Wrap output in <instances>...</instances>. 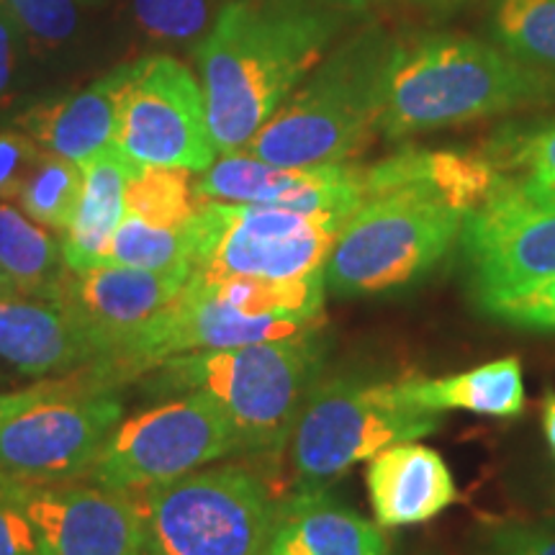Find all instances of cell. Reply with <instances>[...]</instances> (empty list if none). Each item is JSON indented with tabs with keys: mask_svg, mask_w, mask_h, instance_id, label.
I'll return each instance as SVG.
<instances>
[{
	"mask_svg": "<svg viewBox=\"0 0 555 555\" xmlns=\"http://www.w3.org/2000/svg\"><path fill=\"white\" fill-rule=\"evenodd\" d=\"M481 311L517 330L555 332V275L522 294L489 304Z\"/></svg>",
	"mask_w": 555,
	"mask_h": 555,
	"instance_id": "obj_30",
	"label": "cell"
},
{
	"mask_svg": "<svg viewBox=\"0 0 555 555\" xmlns=\"http://www.w3.org/2000/svg\"><path fill=\"white\" fill-rule=\"evenodd\" d=\"M191 262H180L165 270L124 266L67 270L50 304L67 311L75 322L106 337L116 352L124 337H129L137 327L150 322L165 304L172 301L191 281Z\"/></svg>",
	"mask_w": 555,
	"mask_h": 555,
	"instance_id": "obj_15",
	"label": "cell"
},
{
	"mask_svg": "<svg viewBox=\"0 0 555 555\" xmlns=\"http://www.w3.org/2000/svg\"><path fill=\"white\" fill-rule=\"evenodd\" d=\"M16 29L18 24L3 5L0 9V95L11 82L13 60H16Z\"/></svg>",
	"mask_w": 555,
	"mask_h": 555,
	"instance_id": "obj_35",
	"label": "cell"
},
{
	"mask_svg": "<svg viewBox=\"0 0 555 555\" xmlns=\"http://www.w3.org/2000/svg\"><path fill=\"white\" fill-rule=\"evenodd\" d=\"M457 242L478 309L522 294L555 275V198L502 172L463 221Z\"/></svg>",
	"mask_w": 555,
	"mask_h": 555,
	"instance_id": "obj_11",
	"label": "cell"
},
{
	"mask_svg": "<svg viewBox=\"0 0 555 555\" xmlns=\"http://www.w3.org/2000/svg\"><path fill=\"white\" fill-rule=\"evenodd\" d=\"M193 196L221 204H258L350 219L367 198L365 168L350 163L317 168H281L247 152L214 159L193 180Z\"/></svg>",
	"mask_w": 555,
	"mask_h": 555,
	"instance_id": "obj_14",
	"label": "cell"
},
{
	"mask_svg": "<svg viewBox=\"0 0 555 555\" xmlns=\"http://www.w3.org/2000/svg\"><path fill=\"white\" fill-rule=\"evenodd\" d=\"M499 172L483 152L401 150L365 168L367 198L324 260L335 298L397 294L437 270Z\"/></svg>",
	"mask_w": 555,
	"mask_h": 555,
	"instance_id": "obj_1",
	"label": "cell"
},
{
	"mask_svg": "<svg viewBox=\"0 0 555 555\" xmlns=\"http://www.w3.org/2000/svg\"><path fill=\"white\" fill-rule=\"evenodd\" d=\"M82 168V193L75 208L73 224L62 234V249L69 270L101 268L106 262L111 240L119 229L127 196V180L137 163L114 142L93 155Z\"/></svg>",
	"mask_w": 555,
	"mask_h": 555,
	"instance_id": "obj_20",
	"label": "cell"
},
{
	"mask_svg": "<svg viewBox=\"0 0 555 555\" xmlns=\"http://www.w3.org/2000/svg\"><path fill=\"white\" fill-rule=\"evenodd\" d=\"M365 489L384 530L425 525L457 502L446 457L420 442H397L367 461Z\"/></svg>",
	"mask_w": 555,
	"mask_h": 555,
	"instance_id": "obj_17",
	"label": "cell"
},
{
	"mask_svg": "<svg viewBox=\"0 0 555 555\" xmlns=\"http://www.w3.org/2000/svg\"><path fill=\"white\" fill-rule=\"evenodd\" d=\"M401 393L427 412H470L496 420H515L525 412V373L517 358L491 360L470 371L442 378L406 376Z\"/></svg>",
	"mask_w": 555,
	"mask_h": 555,
	"instance_id": "obj_21",
	"label": "cell"
},
{
	"mask_svg": "<svg viewBox=\"0 0 555 555\" xmlns=\"http://www.w3.org/2000/svg\"><path fill=\"white\" fill-rule=\"evenodd\" d=\"M80 391H108L106 386H101V380L90 373V367L73 373L65 378H41L37 384L18 388V391H5L0 393V425L13 420V416L24 414L26 409L41 404V401L67 397V393H80Z\"/></svg>",
	"mask_w": 555,
	"mask_h": 555,
	"instance_id": "obj_32",
	"label": "cell"
},
{
	"mask_svg": "<svg viewBox=\"0 0 555 555\" xmlns=\"http://www.w3.org/2000/svg\"><path fill=\"white\" fill-rule=\"evenodd\" d=\"M0 555H39L31 527L5 504H0Z\"/></svg>",
	"mask_w": 555,
	"mask_h": 555,
	"instance_id": "obj_34",
	"label": "cell"
},
{
	"mask_svg": "<svg viewBox=\"0 0 555 555\" xmlns=\"http://www.w3.org/2000/svg\"><path fill=\"white\" fill-rule=\"evenodd\" d=\"M266 555H268V553H266Z\"/></svg>",
	"mask_w": 555,
	"mask_h": 555,
	"instance_id": "obj_40",
	"label": "cell"
},
{
	"mask_svg": "<svg viewBox=\"0 0 555 555\" xmlns=\"http://www.w3.org/2000/svg\"><path fill=\"white\" fill-rule=\"evenodd\" d=\"M134 16L150 37L196 39L208 24V0H134Z\"/></svg>",
	"mask_w": 555,
	"mask_h": 555,
	"instance_id": "obj_29",
	"label": "cell"
},
{
	"mask_svg": "<svg viewBox=\"0 0 555 555\" xmlns=\"http://www.w3.org/2000/svg\"><path fill=\"white\" fill-rule=\"evenodd\" d=\"M124 206L131 217L155 227H189L196 214L198 201L193 196V180L189 170L152 168L137 165L127 180Z\"/></svg>",
	"mask_w": 555,
	"mask_h": 555,
	"instance_id": "obj_23",
	"label": "cell"
},
{
	"mask_svg": "<svg viewBox=\"0 0 555 555\" xmlns=\"http://www.w3.org/2000/svg\"><path fill=\"white\" fill-rule=\"evenodd\" d=\"M551 101L555 75L547 69L461 34H433L397 41L378 129L406 139Z\"/></svg>",
	"mask_w": 555,
	"mask_h": 555,
	"instance_id": "obj_3",
	"label": "cell"
},
{
	"mask_svg": "<svg viewBox=\"0 0 555 555\" xmlns=\"http://www.w3.org/2000/svg\"><path fill=\"white\" fill-rule=\"evenodd\" d=\"M41 152L29 134L0 131V201H18Z\"/></svg>",
	"mask_w": 555,
	"mask_h": 555,
	"instance_id": "obj_33",
	"label": "cell"
},
{
	"mask_svg": "<svg viewBox=\"0 0 555 555\" xmlns=\"http://www.w3.org/2000/svg\"><path fill=\"white\" fill-rule=\"evenodd\" d=\"M345 217L201 201L193 214V273L298 278L324 268Z\"/></svg>",
	"mask_w": 555,
	"mask_h": 555,
	"instance_id": "obj_9",
	"label": "cell"
},
{
	"mask_svg": "<svg viewBox=\"0 0 555 555\" xmlns=\"http://www.w3.org/2000/svg\"><path fill=\"white\" fill-rule=\"evenodd\" d=\"M180 262L193 266L189 227H155L131 217V214H124L103 266L165 270L180 266Z\"/></svg>",
	"mask_w": 555,
	"mask_h": 555,
	"instance_id": "obj_25",
	"label": "cell"
},
{
	"mask_svg": "<svg viewBox=\"0 0 555 555\" xmlns=\"http://www.w3.org/2000/svg\"><path fill=\"white\" fill-rule=\"evenodd\" d=\"M5 9L18 29L31 34L41 44H60L75 29L73 0H5Z\"/></svg>",
	"mask_w": 555,
	"mask_h": 555,
	"instance_id": "obj_31",
	"label": "cell"
},
{
	"mask_svg": "<svg viewBox=\"0 0 555 555\" xmlns=\"http://www.w3.org/2000/svg\"><path fill=\"white\" fill-rule=\"evenodd\" d=\"M470 555H555V527L527 519H499L478 532Z\"/></svg>",
	"mask_w": 555,
	"mask_h": 555,
	"instance_id": "obj_28",
	"label": "cell"
},
{
	"mask_svg": "<svg viewBox=\"0 0 555 555\" xmlns=\"http://www.w3.org/2000/svg\"><path fill=\"white\" fill-rule=\"evenodd\" d=\"M0 270L18 296L31 301H52L69 270L62 240L5 201H0Z\"/></svg>",
	"mask_w": 555,
	"mask_h": 555,
	"instance_id": "obj_22",
	"label": "cell"
},
{
	"mask_svg": "<svg viewBox=\"0 0 555 555\" xmlns=\"http://www.w3.org/2000/svg\"><path fill=\"white\" fill-rule=\"evenodd\" d=\"M234 453L240 440L224 409L206 393H176L111 429L80 481L139 494Z\"/></svg>",
	"mask_w": 555,
	"mask_h": 555,
	"instance_id": "obj_8",
	"label": "cell"
},
{
	"mask_svg": "<svg viewBox=\"0 0 555 555\" xmlns=\"http://www.w3.org/2000/svg\"><path fill=\"white\" fill-rule=\"evenodd\" d=\"M486 155L506 176L522 180L527 189L555 198V121L527 131H506L491 142Z\"/></svg>",
	"mask_w": 555,
	"mask_h": 555,
	"instance_id": "obj_27",
	"label": "cell"
},
{
	"mask_svg": "<svg viewBox=\"0 0 555 555\" xmlns=\"http://www.w3.org/2000/svg\"><path fill=\"white\" fill-rule=\"evenodd\" d=\"M134 496L139 555H266L283 499L247 463L198 468Z\"/></svg>",
	"mask_w": 555,
	"mask_h": 555,
	"instance_id": "obj_6",
	"label": "cell"
},
{
	"mask_svg": "<svg viewBox=\"0 0 555 555\" xmlns=\"http://www.w3.org/2000/svg\"><path fill=\"white\" fill-rule=\"evenodd\" d=\"M551 525H553V527H555V512H553V519H551Z\"/></svg>",
	"mask_w": 555,
	"mask_h": 555,
	"instance_id": "obj_38",
	"label": "cell"
},
{
	"mask_svg": "<svg viewBox=\"0 0 555 555\" xmlns=\"http://www.w3.org/2000/svg\"><path fill=\"white\" fill-rule=\"evenodd\" d=\"M9 298H21V296H18L16 286H13V283L9 281V275L0 270V301H9Z\"/></svg>",
	"mask_w": 555,
	"mask_h": 555,
	"instance_id": "obj_37",
	"label": "cell"
},
{
	"mask_svg": "<svg viewBox=\"0 0 555 555\" xmlns=\"http://www.w3.org/2000/svg\"><path fill=\"white\" fill-rule=\"evenodd\" d=\"M114 345L50 301H0V360L24 376L78 373L106 363Z\"/></svg>",
	"mask_w": 555,
	"mask_h": 555,
	"instance_id": "obj_16",
	"label": "cell"
},
{
	"mask_svg": "<svg viewBox=\"0 0 555 555\" xmlns=\"http://www.w3.org/2000/svg\"><path fill=\"white\" fill-rule=\"evenodd\" d=\"M339 24L337 13L304 5H224L196 52L208 131L219 155L253 142L317 67Z\"/></svg>",
	"mask_w": 555,
	"mask_h": 555,
	"instance_id": "obj_2",
	"label": "cell"
},
{
	"mask_svg": "<svg viewBox=\"0 0 555 555\" xmlns=\"http://www.w3.org/2000/svg\"><path fill=\"white\" fill-rule=\"evenodd\" d=\"M496 31L512 57L555 73V0H502Z\"/></svg>",
	"mask_w": 555,
	"mask_h": 555,
	"instance_id": "obj_26",
	"label": "cell"
},
{
	"mask_svg": "<svg viewBox=\"0 0 555 555\" xmlns=\"http://www.w3.org/2000/svg\"><path fill=\"white\" fill-rule=\"evenodd\" d=\"M440 429V414L414 406L399 380L322 376L311 388L288 440L296 491L330 489L358 463L397 442Z\"/></svg>",
	"mask_w": 555,
	"mask_h": 555,
	"instance_id": "obj_7",
	"label": "cell"
},
{
	"mask_svg": "<svg viewBox=\"0 0 555 555\" xmlns=\"http://www.w3.org/2000/svg\"><path fill=\"white\" fill-rule=\"evenodd\" d=\"M82 193V168L73 159L41 152L37 168L31 170L21 191V211L39 227L65 234L73 224L75 208Z\"/></svg>",
	"mask_w": 555,
	"mask_h": 555,
	"instance_id": "obj_24",
	"label": "cell"
},
{
	"mask_svg": "<svg viewBox=\"0 0 555 555\" xmlns=\"http://www.w3.org/2000/svg\"><path fill=\"white\" fill-rule=\"evenodd\" d=\"M327 350L324 332L311 330L270 343L189 352L152 371V391L206 393L232 422L240 453L275 463L288 450L311 388L324 376Z\"/></svg>",
	"mask_w": 555,
	"mask_h": 555,
	"instance_id": "obj_4",
	"label": "cell"
},
{
	"mask_svg": "<svg viewBox=\"0 0 555 555\" xmlns=\"http://www.w3.org/2000/svg\"><path fill=\"white\" fill-rule=\"evenodd\" d=\"M393 52L397 41L380 26H365L309 73L242 152L281 168L356 157L378 129Z\"/></svg>",
	"mask_w": 555,
	"mask_h": 555,
	"instance_id": "obj_5",
	"label": "cell"
},
{
	"mask_svg": "<svg viewBox=\"0 0 555 555\" xmlns=\"http://www.w3.org/2000/svg\"><path fill=\"white\" fill-rule=\"evenodd\" d=\"M540 412H543V433L545 442L555 455V391H547L543 397V404H540Z\"/></svg>",
	"mask_w": 555,
	"mask_h": 555,
	"instance_id": "obj_36",
	"label": "cell"
},
{
	"mask_svg": "<svg viewBox=\"0 0 555 555\" xmlns=\"http://www.w3.org/2000/svg\"><path fill=\"white\" fill-rule=\"evenodd\" d=\"M350 3H363V0H350Z\"/></svg>",
	"mask_w": 555,
	"mask_h": 555,
	"instance_id": "obj_39",
	"label": "cell"
},
{
	"mask_svg": "<svg viewBox=\"0 0 555 555\" xmlns=\"http://www.w3.org/2000/svg\"><path fill=\"white\" fill-rule=\"evenodd\" d=\"M114 144L137 165L204 172L217 159L204 90L168 54L119 67Z\"/></svg>",
	"mask_w": 555,
	"mask_h": 555,
	"instance_id": "obj_10",
	"label": "cell"
},
{
	"mask_svg": "<svg viewBox=\"0 0 555 555\" xmlns=\"http://www.w3.org/2000/svg\"><path fill=\"white\" fill-rule=\"evenodd\" d=\"M0 504L26 519L39 555H139L134 494L86 481H41L0 470Z\"/></svg>",
	"mask_w": 555,
	"mask_h": 555,
	"instance_id": "obj_12",
	"label": "cell"
},
{
	"mask_svg": "<svg viewBox=\"0 0 555 555\" xmlns=\"http://www.w3.org/2000/svg\"><path fill=\"white\" fill-rule=\"evenodd\" d=\"M119 69L78 93L41 101L18 116V127L41 150L82 165L114 142Z\"/></svg>",
	"mask_w": 555,
	"mask_h": 555,
	"instance_id": "obj_19",
	"label": "cell"
},
{
	"mask_svg": "<svg viewBox=\"0 0 555 555\" xmlns=\"http://www.w3.org/2000/svg\"><path fill=\"white\" fill-rule=\"evenodd\" d=\"M116 391H80L41 401L0 425V470L41 481H80L121 422Z\"/></svg>",
	"mask_w": 555,
	"mask_h": 555,
	"instance_id": "obj_13",
	"label": "cell"
},
{
	"mask_svg": "<svg viewBox=\"0 0 555 555\" xmlns=\"http://www.w3.org/2000/svg\"><path fill=\"white\" fill-rule=\"evenodd\" d=\"M268 555H391L384 527L339 504L327 489L294 491L278 506Z\"/></svg>",
	"mask_w": 555,
	"mask_h": 555,
	"instance_id": "obj_18",
	"label": "cell"
}]
</instances>
